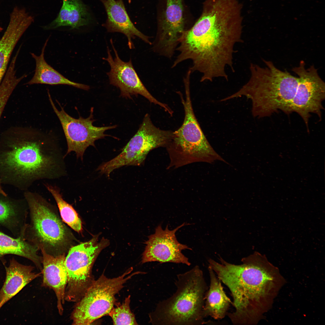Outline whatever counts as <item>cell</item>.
<instances>
[{"mask_svg": "<svg viewBox=\"0 0 325 325\" xmlns=\"http://www.w3.org/2000/svg\"><path fill=\"white\" fill-rule=\"evenodd\" d=\"M99 236L74 245L68 250L64 261L67 274L65 301L78 302L94 280L92 274L93 265L100 252L109 244V241L104 238L98 242Z\"/></svg>", "mask_w": 325, "mask_h": 325, "instance_id": "9", "label": "cell"}, {"mask_svg": "<svg viewBox=\"0 0 325 325\" xmlns=\"http://www.w3.org/2000/svg\"><path fill=\"white\" fill-rule=\"evenodd\" d=\"M305 63L301 60L299 66L292 70L299 78V83L294 96L290 105L289 112L297 113L304 122L309 132L310 113H314L321 119L322 104L325 98V84L313 65L306 69Z\"/></svg>", "mask_w": 325, "mask_h": 325, "instance_id": "12", "label": "cell"}, {"mask_svg": "<svg viewBox=\"0 0 325 325\" xmlns=\"http://www.w3.org/2000/svg\"><path fill=\"white\" fill-rule=\"evenodd\" d=\"M44 184L55 200L63 221L76 232H81L82 230L81 220L73 206L63 199L60 188L48 183Z\"/></svg>", "mask_w": 325, "mask_h": 325, "instance_id": "25", "label": "cell"}, {"mask_svg": "<svg viewBox=\"0 0 325 325\" xmlns=\"http://www.w3.org/2000/svg\"><path fill=\"white\" fill-rule=\"evenodd\" d=\"M49 39L46 41L39 56L31 53L36 61L35 74L32 78L26 84H44L51 85H64L73 86L77 88L88 91L90 86L87 85L72 81L54 69L46 61L44 52Z\"/></svg>", "mask_w": 325, "mask_h": 325, "instance_id": "24", "label": "cell"}, {"mask_svg": "<svg viewBox=\"0 0 325 325\" xmlns=\"http://www.w3.org/2000/svg\"><path fill=\"white\" fill-rule=\"evenodd\" d=\"M42 254L43 286L52 289L57 298L58 311L62 315L63 311L65 294L67 282V274L64 264L65 254L54 256L41 250Z\"/></svg>", "mask_w": 325, "mask_h": 325, "instance_id": "18", "label": "cell"}, {"mask_svg": "<svg viewBox=\"0 0 325 325\" xmlns=\"http://www.w3.org/2000/svg\"><path fill=\"white\" fill-rule=\"evenodd\" d=\"M185 99L178 94L184 107V118L181 126L173 132L166 147L169 155L170 167H178L196 162L212 163L225 161L214 150L204 135L196 119L190 98V83H184Z\"/></svg>", "mask_w": 325, "mask_h": 325, "instance_id": "7", "label": "cell"}, {"mask_svg": "<svg viewBox=\"0 0 325 325\" xmlns=\"http://www.w3.org/2000/svg\"><path fill=\"white\" fill-rule=\"evenodd\" d=\"M210 284L205 296L203 314L205 318L210 316L220 320L227 316L232 302L227 296L221 281L213 270L208 266Z\"/></svg>", "mask_w": 325, "mask_h": 325, "instance_id": "21", "label": "cell"}, {"mask_svg": "<svg viewBox=\"0 0 325 325\" xmlns=\"http://www.w3.org/2000/svg\"><path fill=\"white\" fill-rule=\"evenodd\" d=\"M173 132L162 130L156 127L150 115L146 114L138 131L115 157L101 165L106 174L110 175L115 169L125 166H140L144 162L149 152L160 147H166Z\"/></svg>", "mask_w": 325, "mask_h": 325, "instance_id": "10", "label": "cell"}, {"mask_svg": "<svg viewBox=\"0 0 325 325\" xmlns=\"http://www.w3.org/2000/svg\"><path fill=\"white\" fill-rule=\"evenodd\" d=\"M176 291L158 303L149 314L153 325H202L207 323L203 314L205 296L209 287L198 265L178 274Z\"/></svg>", "mask_w": 325, "mask_h": 325, "instance_id": "5", "label": "cell"}, {"mask_svg": "<svg viewBox=\"0 0 325 325\" xmlns=\"http://www.w3.org/2000/svg\"><path fill=\"white\" fill-rule=\"evenodd\" d=\"M48 94L49 101L61 125L66 139L67 150L66 156L72 152L75 153L77 159L81 160L87 148L89 146L95 147V142L105 137L111 136L105 132L115 128L117 125L97 127L94 125L95 121L93 118V108L90 110V114L86 118L80 116L78 119L74 118L65 111L60 103L57 101L61 108L59 110L56 108L51 97L48 90Z\"/></svg>", "mask_w": 325, "mask_h": 325, "instance_id": "11", "label": "cell"}, {"mask_svg": "<svg viewBox=\"0 0 325 325\" xmlns=\"http://www.w3.org/2000/svg\"><path fill=\"white\" fill-rule=\"evenodd\" d=\"M110 42L114 53L115 57L113 58L107 46V56L102 58L108 62L110 67V71L107 73L110 84L119 89L120 96L131 99L133 96H137L141 95L150 103L159 105L172 116L173 111L168 106L154 98L144 85L133 66L131 59L128 62L122 60L114 46L112 39Z\"/></svg>", "mask_w": 325, "mask_h": 325, "instance_id": "13", "label": "cell"}, {"mask_svg": "<svg viewBox=\"0 0 325 325\" xmlns=\"http://www.w3.org/2000/svg\"><path fill=\"white\" fill-rule=\"evenodd\" d=\"M4 266L6 276L0 289V310L5 304L42 273L34 272L33 267L23 264L14 257L10 259L8 266L5 265Z\"/></svg>", "mask_w": 325, "mask_h": 325, "instance_id": "19", "label": "cell"}, {"mask_svg": "<svg viewBox=\"0 0 325 325\" xmlns=\"http://www.w3.org/2000/svg\"><path fill=\"white\" fill-rule=\"evenodd\" d=\"M243 8L239 0H206L200 17L180 38L172 67L190 60V70L202 74L200 82L218 77L228 80L226 68L234 72V47L243 42Z\"/></svg>", "mask_w": 325, "mask_h": 325, "instance_id": "1", "label": "cell"}, {"mask_svg": "<svg viewBox=\"0 0 325 325\" xmlns=\"http://www.w3.org/2000/svg\"><path fill=\"white\" fill-rule=\"evenodd\" d=\"M39 248L21 237H11L0 231V261L6 265L5 256L17 255L31 261L41 271L42 269V256L38 254Z\"/></svg>", "mask_w": 325, "mask_h": 325, "instance_id": "23", "label": "cell"}, {"mask_svg": "<svg viewBox=\"0 0 325 325\" xmlns=\"http://www.w3.org/2000/svg\"><path fill=\"white\" fill-rule=\"evenodd\" d=\"M1 185L2 184L0 182V193L5 195H7L3 189L2 188L1 186Z\"/></svg>", "mask_w": 325, "mask_h": 325, "instance_id": "28", "label": "cell"}, {"mask_svg": "<svg viewBox=\"0 0 325 325\" xmlns=\"http://www.w3.org/2000/svg\"><path fill=\"white\" fill-rule=\"evenodd\" d=\"M105 8L107 18L103 27L109 32H119L125 36L130 49L135 48L132 39L135 36L150 45L152 43L150 37L137 29L132 22L122 0H99Z\"/></svg>", "mask_w": 325, "mask_h": 325, "instance_id": "17", "label": "cell"}, {"mask_svg": "<svg viewBox=\"0 0 325 325\" xmlns=\"http://www.w3.org/2000/svg\"><path fill=\"white\" fill-rule=\"evenodd\" d=\"M23 194L30 218L24 239L54 256L68 252L77 240L62 221L56 207L37 193L27 190Z\"/></svg>", "mask_w": 325, "mask_h": 325, "instance_id": "6", "label": "cell"}, {"mask_svg": "<svg viewBox=\"0 0 325 325\" xmlns=\"http://www.w3.org/2000/svg\"><path fill=\"white\" fill-rule=\"evenodd\" d=\"M34 20L25 9L17 7L14 8L10 14L8 25L0 39V83L13 50Z\"/></svg>", "mask_w": 325, "mask_h": 325, "instance_id": "16", "label": "cell"}, {"mask_svg": "<svg viewBox=\"0 0 325 325\" xmlns=\"http://www.w3.org/2000/svg\"><path fill=\"white\" fill-rule=\"evenodd\" d=\"M184 223L172 230L167 225L163 230L161 225L156 228L155 233L148 237L142 258V263L158 262L161 263L172 262L182 263L188 266L191 264L188 258L181 252L183 250L192 249L177 240L175 233L180 228L186 225Z\"/></svg>", "mask_w": 325, "mask_h": 325, "instance_id": "14", "label": "cell"}, {"mask_svg": "<svg viewBox=\"0 0 325 325\" xmlns=\"http://www.w3.org/2000/svg\"><path fill=\"white\" fill-rule=\"evenodd\" d=\"M182 0H167L163 19L153 43V51L160 55L171 58L184 31Z\"/></svg>", "mask_w": 325, "mask_h": 325, "instance_id": "15", "label": "cell"}, {"mask_svg": "<svg viewBox=\"0 0 325 325\" xmlns=\"http://www.w3.org/2000/svg\"><path fill=\"white\" fill-rule=\"evenodd\" d=\"M65 157L55 137L28 130L0 148V182L25 191L37 181L60 178L67 173Z\"/></svg>", "mask_w": 325, "mask_h": 325, "instance_id": "3", "label": "cell"}, {"mask_svg": "<svg viewBox=\"0 0 325 325\" xmlns=\"http://www.w3.org/2000/svg\"><path fill=\"white\" fill-rule=\"evenodd\" d=\"M132 268L117 277L108 278L102 274L94 280L83 297L77 302L71 315L73 325H89L96 320L108 315L114 307L116 295L124 284L138 271L130 273Z\"/></svg>", "mask_w": 325, "mask_h": 325, "instance_id": "8", "label": "cell"}, {"mask_svg": "<svg viewBox=\"0 0 325 325\" xmlns=\"http://www.w3.org/2000/svg\"><path fill=\"white\" fill-rule=\"evenodd\" d=\"M15 74L12 70H8L0 85V118L9 98L22 79L21 77H17Z\"/></svg>", "mask_w": 325, "mask_h": 325, "instance_id": "27", "label": "cell"}, {"mask_svg": "<svg viewBox=\"0 0 325 325\" xmlns=\"http://www.w3.org/2000/svg\"><path fill=\"white\" fill-rule=\"evenodd\" d=\"M218 259H209L208 266L231 293L234 309L227 316L234 324H257L284 282L278 269L257 252L243 258L240 265Z\"/></svg>", "mask_w": 325, "mask_h": 325, "instance_id": "2", "label": "cell"}, {"mask_svg": "<svg viewBox=\"0 0 325 325\" xmlns=\"http://www.w3.org/2000/svg\"><path fill=\"white\" fill-rule=\"evenodd\" d=\"M263 61L265 67L251 63L248 82L238 91L221 101L245 96L251 100L253 116L258 118L270 116L278 110L289 114L298 77L280 70L270 61Z\"/></svg>", "mask_w": 325, "mask_h": 325, "instance_id": "4", "label": "cell"}, {"mask_svg": "<svg viewBox=\"0 0 325 325\" xmlns=\"http://www.w3.org/2000/svg\"><path fill=\"white\" fill-rule=\"evenodd\" d=\"M2 29H3L1 27H0V32H1Z\"/></svg>", "mask_w": 325, "mask_h": 325, "instance_id": "29", "label": "cell"}, {"mask_svg": "<svg viewBox=\"0 0 325 325\" xmlns=\"http://www.w3.org/2000/svg\"><path fill=\"white\" fill-rule=\"evenodd\" d=\"M130 297L129 295L122 304L113 307L109 313L108 315L112 319L113 324H138L135 316L130 309Z\"/></svg>", "mask_w": 325, "mask_h": 325, "instance_id": "26", "label": "cell"}, {"mask_svg": "<svg viewBox=\"0 0 325 325\" xmlns=\"http://www.w3.org/2000/svg\"><path fill=\"white\" fill-rule=\"evenodd\" d=\"M28 212L24 198L15 199L0 193V226L9 231L14 237H23Z\"/></svg>", "mask_w": 325, "mask_h": 325, "instance_id": "20", "label": "cell"}, {"mask_svg": "<svg viewBox=\"0 0 325 325\" xmlns=\"http://www.w3.org/2000/svg\"><path fill=\"white\" fill-rule=\"evenodd\" d=\"M63 4L57 18L44 26L45 30L54 29L61 26H70L79 29L88 24L91 18L87 5L82 0H62Z\"/></svg>", "mask_w": 325, "mask_h": 325, "instance_id": "22", "label": "cell"}]
</instances>
